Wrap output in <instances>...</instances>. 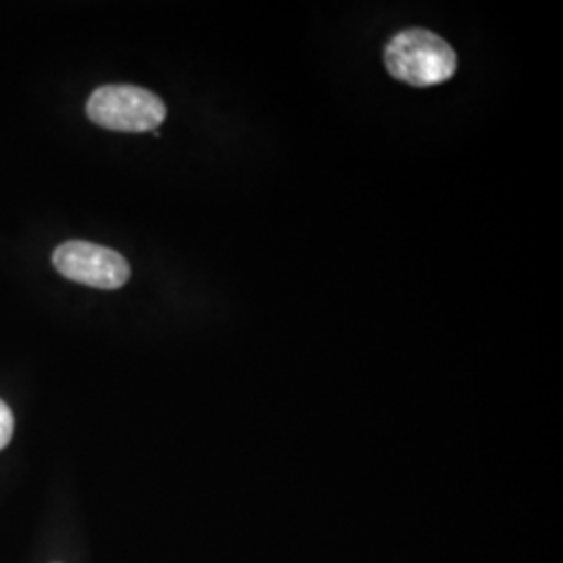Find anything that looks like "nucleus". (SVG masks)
Returning a JSON list of instances; mask_svg holds the SVG:
<instances>
[{"label": "nucleus", "mask_w": 563, "mask_h": 563, "mask_svg": "<svg viewBox=\"0 0 563 563\" xmlns=\"http://www.w3.org/2000/svg\"><path fill=\"white\" fill-rule=\"evenodd\" d=\"M13 430H15V418L13 411L7 402L0 399V449H4L13 439Z\"/></svg>", "instance_id": "obj_4"}, {"label": "nucleus", "mask_w": 563, "mask_h": 563, "mask_svg": "<svg viewBox=\"0 0 563 563\" xmlns=\"http://www.w3.org/2000/svg\"><path fill=\"white\" fill-rule=\"evenodd\" d=\"M88 118L115 132H151L167 118L162 99L139 86H102L86 104Z\"/></svg>", "instance_id": "obj_2"}, {"label": "nucleus", "mask_w": 563, "mask_h": 563, "mask_svg": "<svg viewBox=\"0 0 563 563\" xmlns=\"http://www.w3.org/2000/svg\"><path fill=\"white\" fill-rule=\"evenodd\" d=\"M384 65L395 80L416 88H430L455 76L457 55L439 34L423 27H409L386 44Z\"/></svg>", "instance_id": "obj_1"}, {"label": "nucleus", "mask_w": 563, "mask_h": 563, "mask_svg": "<svg viewBox=\"0 0 563 563\" xmlns=\"http://www.w3.org/2000/svg\"><path fill=\"white\" fill-rule=\"evenodd\" d=\"M53 263L60 276L99 290H118L130 280V265L118 251H111L95 242H63Z\"/></svg>", "instance_id": "obj_3"}]
</instances>
